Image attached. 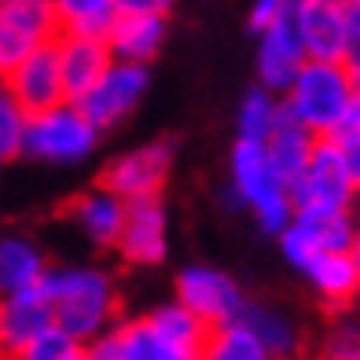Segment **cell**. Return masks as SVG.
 Segmentation results:
<instances>
[{"label":"cell","mask_w":360,"mask_h":360,"mask_svg":"<svg viewBox=\"0 0 360 360\" xmlns=\"http://www.w3.org/2000/svg\"><path fill=\"white\" fill-rule=\"evenodd\" d=\"M302 272H305V280L316 287L320 302L327 309H346L360 294V272L353 265L349 250H323L309 261Z\"/></svg>","instance_id":"cell-19"},{"label":"cell","mask_w":360,"mask_h":360,"mask_svg":"<svg viewBox=\"0 0 360 360\" xmlns=\"http://www.w3.org/2000/svg\"><path fill=\"white\" fill-rule=\"evenodd\" d=\"M335 4H349V0H335Z\"/></svg>","instance_id":"cell-42"},{"label":"cell","mask_w":360,"mask_h":360,"mask_svg":"<svg viewBox=\"0 0 360 360\" xmlns=\"http://www.w3.org/2000/svg\"><path fill=\"white\" fill-rule=\"evenodd\" d=\"M353 221H356V228H360V188H356V199H353Z\"/></svg>","instance_id":"cell-38"},{"label":"cell","mask_w":360,"mask_h":360,"mask_svg":"<svg viewBox=\"0 0 360 360\" xmlns=\"http://www.w3.org/2000/svg\"><path fill=\"white\" fill-rule=\"evenodd\" d=\"M353 360H360V353H356V356H353Z\"/></svg>","instance_id":"cell-43"},{"label":"cell","mask_w":360,"mask_h":360,"mask_svg":"<svg viewBox=\"0 0 360 360\" xmlns=\"http://www.w3.org/2000/svg\"><path fill=\"white\" fill-rule=\"evenodd\" d=\"M147 320H151L162 335H169L176 342H184V346L191 349H202V342H206V331L210 327L191 313L188 305H180V302H169V305H158L155 313H147Z\"/></svg>","instance_id":"cell-27"},{"label":"cell","mask_w":360,"mask_h":360,"mask_svg":"<svg viewBox=\"0 0 360 360\" xmlns=\"http://www.w3.org/2000/svg\"><path fill=\"white\" fill-rule=\"evenodd\" d=\"M294 210H353L356 184L342 162V151L335 140L320 136L305 169L287 184Z\"/></svg>","instance_id":"cell-5"},{"label":"cell","mask_w":360,"mask_h":360,"mask_svg":"<svg viewBox=\"0 0 360 360\" xmlns=\"http://www.w3.org/2000/svg\"><path fill=\"white\" fill-rule=\"evenodd\" d=\"M169 169H173V143L155 140V143H143V147H133V151L110 158L100 184L110 188L114 195H122L125 202L129 199H151V195H158L166 188Z\"/></svg>","instance_id":"cell-11"},{"label":"cell","mask_w":360,"mask_h":360,"mask_svg":"<svg viewBox=\"0 0 360 360\" xmlns=\"http://www.w3.org/2000/svg\"><path fill=\"white\" fill-rule=\"evenodd\" d=\"M228 202H243L254 210V217L261 224V232L280 236L294 217L290 191L280 176H276L265 140H236L232 147V191Z\"/></svg>","instance_id":"cell-2"},{"label":"cell","mask_w":360,"mask_h":360,"mask_svg":"<svg viewBox=\"0 0 360 360\" xmlns=\"http://www.w3.org/2000/svg\"><path fill=\"white\" fill-rule=\"evenodd\" d=\"M276 360H302V356H298V353H294V356H276Z\"/></svg>","instance_id":"cell-40"},{"label":"cell","mask_w":360,"mask_h":360,"mask_svg":"<svg viewBox=\"0 0 360 360\" xmlns=\"http://www.w3.org/2000/svg\"><path fill=\"white\" fill-rule=\"evenodd\" d=\"M353 92H356V77L342 63L305 59L280 100L305 129H313L316 136H327Z\"/></svg>","instance_id":"cell-3"},{"label":"cell","mask_w":360,"mask_h":360,"mask_svg":"<svg viewBox=\"0 0 360 360\" xmlns=\"http://www.w3.org/2000/svg\"><path fill=\"white\" fill-rule=\"evenodd\" d=\"M280 107H283V100L276 92H269L265 85L247 92L239 103V114H236L239 136L243 140H269V133L276 129V122H280Z\"/></svg>","instance_id":"cell-26"},{"label":"cell","mask_w":360,"mask_h":360,"mask_svg":"<svg viewBox=\"0 0 360 360\" xmlns=\"http://www.w3.org/2000/svg\"><path fill=\"white\" fill-rule=\"evenodd\" d=\"M169 22L166 15H151V11H118L114 26L107 30V48L114 59L125 63H151L162 44H166Z\"/></svg>","instance_id":"cell-16"},{"label":"cell","mask_w":360,"mask_h":360,"mask_svg":"<svg viewBox=\"0 0 360 360\" xmlns=\"http://www.w3.org/2000/svg\"><path fill=\"white\" fill-rule=\"evenodd\" d=\"M56 37L59 22L48 0H0V77Z\"/></svg>","instance_id":"cell-8"},{"label":"cell","mask_w":360,"mask_h":360,"mask_svg":"<svg viewBox=\"0 0 360 360\" xmlns=\"http://www.w3.org/2000/svg\"><path fill=\"white\" fill-rule=\"evenodd\" d=\"M147 85H151V70L147 63H125V59H114L110 67L103 70V77L81 96L77 107L85 110V118L100 129H114L122 118L136 110V103L143 100Z\"/></svg>","instance_id":"cell-7"},{"label":"cell","mask_w":360,"mask_h":360,"mask_svg":"<svg viewBox=\"0 0 360 360\" xmlns=\"http://www.w3.org/2000/svg\"><path fill=\"white\" fill-rule=\"evenodd\" d=\"M342 151V162H346V169L353 176V184L360 188V140H349V143H338Z\"/></svg>","instance_id":"cell-36"},{"label":"cell","mask_w":360,"mask_h":360,"mask_svg":"<svg viewBox=\"0 0 360 360\" xmlns=\"http://www.w3.org/2000/svg\"><path fill=\"white\" fill-rule=\"evenodd\" d=\"M353 305H356V313H360V294H356V298H353Z\"/></svg>","instance_id":"cell-41"},{"label":"cell","mask_w":360,"mask_h":360,"mask_svg":"<svg viewBox=\"0 0 360 360\" xmlns=\"http://www.w3.org/2000/svg\"><path fill=\"white\" fill-rule=\"evenodd\" d=\"M44 272H48V261L34 239H26V236L0 239V298L37 287Z\"/></svg>","instance_id":"cell-21"},{"label":"cell","mask_w":360,"mask_h":360,"mask_svg":"<svg viewBox=\"0 0 360 360\" xmlns=\"http://www.w3.org/2000/svg\"><path fill=\"white\" fill-rule=\"evenodd\" d=\"M48 4H56V0H48Z\"/></svg>","instance_id":"cell-44"},{"label":"cell","mask_w":360,"mask_h":360,"mask_svg":"<svg viewBox=\"0 0 360 360\" xmlns=\"http://www.w3.org/2000/svg\"><path fill=\"white\" fill-rule=\"evenodd\" d=\"M356 232L360 228L353 210H294L290 224L276 239L283 247V257L302 272L323 250H349Z\"/></svg>","instance_id":"cell-6"},{"label":"cell","mask_w":360,"mask_h":360,"mask_svg":"<svg viewBox=\"0 0 360 360\" xmlns=\"http://www.w3.org/2000/svg\"><path fill=\"white\" fill-rule=\"evenodd\" d=\"M202 360H276V356L261 346V338L247 323L232 320V323H217L206 331Z\"/></svg>","instance_id":"cell-25"},{"label":"cell","mask_w":360,"mask_h":360,"mask_svg":"<svg viewBox=\"0 0 360 360\" xmlns=\"http://www.w3.org/2000/svg\"><path fill=\"white\" fill-rule=\"evenodd\" d=\"M298 4L302 0H283V11L257 34V77L276 96L287 92V85L305 63V48L298 34Z\"/></svg>","instance_id":"cell-9"},{"label":"cell","mask_w":360,"mask_h":360,"mask_svg":"<svg viewBox=\"0 0 360 360\" xmlns=\"http://www.w3.org/2000/svg\"><path fill=\"white\" fill-rule=\"evenodd\" d=\"M342 15H346V34H342V67H346L356 77V85H360V0L342 4Z\"/></svg>","instance_id":"cell-30"},{"label":"cell","mask_w":360,"mask_h":360,"mask_svg":"<svg viewBox=\"0 0 360 360\" xmlns=\"http://www.w3.org/2000/svg\"><path fill=\"white\" fill-rule=\"evenodd\" d=\"M118 338H122V360H202V349H191L184 342L162 335L147 316L122 323Z\"/></svg>","instance_id":"cell-22"},{"label":"cell","mask_w":360,"mask_h":360,"mask_svg":"<svg viewBox=\"0 0 360 360\" xmlns=\"http://www.w3.org/2000/svg\"><path fill=\"white\" fill-rule=\"evenodd\" d=\"M81 349V342L70 338L59 323H48L41 335H34L19 353H11L8 360H70Z\"/></svg>","instance_id":"cell-28"},{"label":"cell","mask_w":360,"mask_h":360,"mask_svg":"<svg viewBox=\"0 0 360 360\" xmlns=\"http://www.w3.org/2000/svg\"><path fill=\"white\" fill-rule=\"evenodd\" d=\"M239 320L261 338V346H265L272 356H294L298 346H302L298 323H294L287 313H280V309H272V305L247 302V305H243V313H239Z\"/></svg>","instance_id":"cell-23"},{"label":"cell","mask_w":360,"mask_h":360,"mask_svg":"<svg viewBox=\"0 0 360 360\" xmlns=\"http://www.w3.org/2000/svg\"><path fill=\"white\" fill-rule=\"evenodd\" d=\"M41 290L52 305V320L77 342H89L118 320V290L100 269L67 265L48 269L41 276Z\"/></svg>","instance_id":"cell-1"},{"label":"cell","mask_w":360,"mask_h":360,"mask_svg":"<svg viewBox=\"0 0 360 360\" xmlns=\"http://www.w3.org/2000/svg\"><path fill=\"white\" fill-rule=\"evenodd\" d=\"M56 56H59L63 92H67V100H74V103L103 77V70L114 63L103 37H77V34H59L56 37Z\"/></svg>","instance_id":"cell-14"},{"label":"cell","mask_w":360,"mask_h":360,"mask_svg":"<svg viewBox=\"0 0 360 360\" xmlns=\"http://www.w3.org/2000/svg\"><path fill=\"white\" fill-rule=\"evenodd\" d=\"M118 11H151V15H169L176 0H114Z\"/></svg>","instance_id":"cell-35"},{"label":"cell","mask_w":360,"mask_h":360,"mask_svg":"<svg viewBox=\"0 0 360 360\" xmlns=\"http://www.w3.org/2000/svg\"><path fill=\"white\" fill-rule=\"evenodd\" d=\"M26 118H30V114L19 107V100H15L11 89L4 85V77H0V162L22 155Z\"/></svg>","instance_id":"cell-29"},{"label":"cell","mask_w":360,"mask_h":360,"mask_svg":"<svg viewBox=\"0 0 360 360\" xmlns=\"http://www.w3.org/2000/svg\"><path fill=\"white\" fill-rule=\"evenodd\" d=\"M70 217L85 232L89 243H96V247H118L122 221H125V199L103 184L89 188L85 195H77L70 202Z\"/></svg>","instance_id":"cell-18"},{"label":"cell","mask_w":360,"mask_h":360,"mask_svg":"<svg viewBox=\"0 0 360 360\" xmlns=\"http://www.w3.org/2000/svg\"><path fill=\"white\" fill-rule=\"evenodd\" d=\"M283 11V0H254V8H250V30L254 34H261L276 15Z\"/></svg>","instance_id":"cell-34"},{"label":"cell","mask_w":360,"mask_h":360,"mask_svg":"<svg viewBox=\"0 0 360 360\" xmlns=\"http://www.w3.org/2000/svg\"><path fill=\"white\" fill-rule=\"evenodd\" d=\"M316 140L320 136L313 133V129H305L287 107H280V122H276V129L269 133L265 151H269V162H272V169H276V176H280L283 184H290V180L305 169V162H309V155H313Z\"/></svg>","instance_id":"cell-20"},{"label":"cell","mask_w":360,"mask_h":360,"mask_svg":"<svg viewBox=\"0 0 360 360\" xmlns=\"http://www.w3.org/2000/svg\"><path fill=\"white\" fill-rule=\"evenodd\" d=\"M298 34L305 59L342 63V34H346V15L335 0H302L298 4Z\"/></svg>","instance_id":"cell-17"},{"label":"cell","mask_w":360,"mask_h":360,"mask_svg":"<svg viewBox=\"0 0 360 360\" xmlns=\"http://www.w3.org/2000/svg\"><path fill=\"white\" fill-rule=\"evenodd\" d=\"M96 143H100V129L85 118V110H81L74 100H63V103L26 118L22 155L37 158V162L77 166V162L92 158Z\"/></svg>","instance_id":"cell-4"},{"label":"cell","mask_w":360,"mask_h":360,"mask_svg":"<svg viewBox=\"0 0 360 360\" xmlns=\"http://www.w3.org/2000/svg\"><path fill=\"white\" fill-rule=\"evenodd\" d=\"M4 85L11 89V96L19 100V107L26 114H41V110L67 100V92H63V74H59V56H56V41H48V44L37 48V52H30L19 67L4 77Z\"/></svg>","instance_id":"cell-13"},{"label":"cell","mask_w":360,"mask_h":360,"mask_svg":"<svg viewBox=\"0 0 360 360\" xmlns=\"http://www.w3.org/2000/svg\"><path fill=\"white\" fill-rule=\"evenodd\" d=\"M48 323H56V320H52V305H48L41 283L0 298V360L19 353L30 338L44 331Z\"/></svg>","instance_id":"cell-15"},{"label":"cell","mask_w":360,"mask_h":360,"mask_svg":"<svg viewBox=\"0 0 360 360\" xmlns=\"http://www.w3.org/2000/svg\"><path fill=\"white\" fill-rule=\"evenodd\" d=\"M81 353L89 360H122V338H118V327H107L96 338L81 342Z\"/></svg>","instance_id":"cell-33"},{"label":"cell","mask_w":360,"mask_h":360,"mask_svg":"<svg viewBox=\"0 0 360 360\" xmlns=\"http://www.w3.org/2000/svg\"><path fill=\"white\" fill-rule=\"evenodd\" d=\"M169 250V221L166 206L151 199H129L125 202V221L118 236V254L129 265H158Z\"/></svg>","instance_id":"cell-12"},{"label":"cell","mask_w":360,"mask_h":360,"mask_svg":"<svg viewBox=\"0 0 360 360\" xmlns=\"http://www.w3.org/2000/svg\"><path fill=\"white\" fill-rule=\"evenodd\" d=\"M349 257H353V265H356V272H360V232H356L353 247H349Z\"/></svg>","instance_id":"cell-37"},{"label":"cell","mask_w":360,"mask_h":360,"mask_svg":"<svg viewBox=\"0 0 360 360\" xmlns=\"http://www.w3.org/2000/svg\"><path fill=\"white\" fill-rule=\"evenodd\" d=\"M176 302L188 305L206 327H217V323L239 320L243 305H247V294H243V287L221 269L188 265L176 276Z\"/></svg>","instance_id":"cell-10"},{"label":"cell","mask_w":360,"mask_h":360,"mask_svg":"<svg viewBox=\"0 0 360 360\" xmlns=\"http://www.w3.org/2000/svg\"><path fill=\"white\" fill-rule=\"evenodd\" d=\"M70 360H89V356H85V353H81V349H77V353H74Z\"/></svg>","instance_id":"cell-39"},{"label":"cell","mask_w":360,"mask_h":360,"mask_svg":"<svg viewBox=\"0 0 360 360\" xmlns=\"http://www.w3.org/2000/svg\"><path fill=\"white\" fill-rule=\"evenodd\" d=\"M356 353H360V327L356 323H338L323 342L327 360H353Z\"/></svg>","instance_id":"cell-31"},{"label":"cell","mask_w":360,"mask_h":360,"mask_svg":"<svg viewBox=\"0 0 360 360\" xmlns=\"http://www.w3.org/2000/svg\"><path fill=\"white\" fill-rule=\"evenodd\" d=\"M327 140H335V143L360 140V85H356V92L349 96V103L342 107V114H338V122L331 125V133H327Z\"/></svg>","instance_id":"cell-32"},{"label":"cell","mask_w":360,"mask_h":360,"mask_svg":"<svg viewBox=\"0 0 360 360\" xmlns=\"http://www.w3.org/2000/svg\"><path fill=\"white\" fill-rule=\"evenodd\" d=\"M52 8L59 34H77V37H107V30L118 19L114 0H56Z\"/></svg>","instance_id":"cell-24"}]
</instances>
